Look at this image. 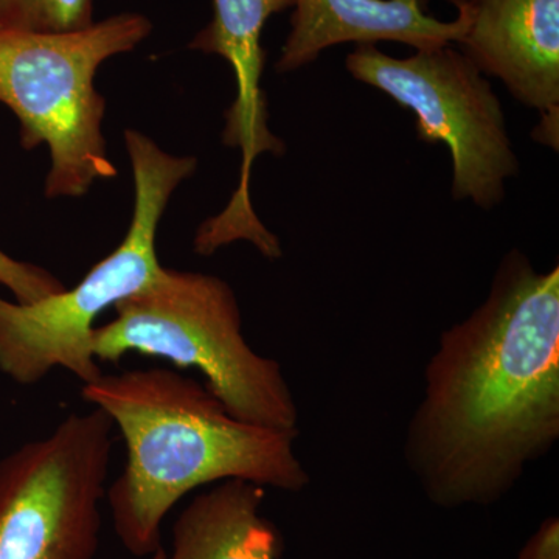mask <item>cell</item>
<instances>
[{
    "label": "cell",
    "mask_w": 559,
    "mask_h": 559,
    "mask_svg": "<svg viewBox=\"0 0 559 559\" xmlns=\"http://www.w3.org/2000/svg\"><path fill=\"white\" fill-rule=\"evenodd\" d=\"M81 396L123 437L127 462L108 502L114 530L134 557L162 549V522L193 489L231 479L286 492L310 485L296 452L299 432L235 418L207 385L179 371L103 373Z\"/></svg>",
    "instance_id": "2"
},
{
    "label": "cell",
    "mask_w": 559,
    "mask_h": 559,
    "mask_svg": "<svg viewBox=\"0 0 559 559\" xmlns=\"http://www.w3.org/2000/svg\"><path fill=\"white\" fill-rule=\"evenodd\" d=\"M0 285L13 294L17 304L31 305L57 296L66 286L51 272L10 257L0 249Z\"/></svg>",
    "instance_id": "13"
},
{
    "label": "cell",
    "mask_w": 559,
    "mask_h": 559,
    "mask_svg": "<svg viewBox=\"0 0 559 559\" xmlns=\"http://www.w3.org/2000/svg\"><path fill=\"white\" fill-rule=\"evenodd\" d=\"M153 24L120 13L68 33L0 28V103L21 124V145H46L50 170L46 197L81 198L97 180L112 179L103 120L105 98L95 90L103 62L134 50Z\"/></svg>",
    "instance_id": "5"
},
{
    "label": "cell",
    "mask_w": 559,
    "mask_h": 559,
    "mask_svg": "<svg viewBox=\"0 0 559 559\" xmlns=\"http://www.w3.org/2000/svg\"><path fill=\"white\" fill-rule=\"evenodd\" d=\"M290 32L275 69L289 73L318 60L337 44L374 46L381 40L417 50L457 44L465 35V13L443 22L428 13V0H294Z\"/></svg>",
    "instance_id": "10"
},
{
    "label": "cell",
    "mask_w": 559,
    "mask_h": 559,
    "mask_svg": "<svg viewBox=\"0 0 559 559\" xmlns=\"http://www.w3.org/2000/svg\"><path fill=\"white\" fill-rule=\"evenodd\" d=\"M518 559H559V521L549 518L521 550Z\"/></svg>",
    "instance_id": "14"
},
{
    "label": "cell",
    "mask_w": 559,
    "mask_h": 559,
    "mask_svg": "<svg viewBox=\"0 0 559 559\" xmlns=\"http://www.w3.org/2000/svg\"><path fill=\"white\" fill-rule=\"evenodd\" d=\"M294 0H213V20L190 43V49L219 55L229 62L237 81V98L227 110L224 142L242 154L240 186L218 215L224 229L250 235L261 227L249 194L250 170L263 153L280 154L283 143L267 127V106L261 91L264 51L261 35L272 14Z\"/></svg>",
    "instance_id": "9"
},
{
    "label": "cell",
    "mask_w": 559,
    "mask_h": 559,
    "mask_svg": "<svg viewBox=\"0 0 559 559\" xmlns=\"http://www.w3.org/2000/svg\"><path fill=\"white\" fill-rule=\"evenodd\" d=\"M353 79L384 92L417 117L418 139L448 146L452 198L496 207L520 171L506 116L487 75L451 46L389 57L367 44L347 57Z\"/></svg>",
    "instance_id": "6"
},
{
    "label": "cell",
    "mask_w": 559,
    "mask_h": 559,
    "mask_svg": "<svg viewBox=\"0 0 559 559\" xmlns=\"http://www.w3.org/2000/svg\"><path fill=\"white\" fill-rule=\"evenodd\" d=\"M264 498L252 481H218L179 514L165 559H277L282 535L261 514Z\"/></svg>",
    "instance_id": "11"
},
{
    "label": "cell",
    "mask_w": 559,
    "mask_h": 559,
    "mask_svg": "<svg viewBox=\"0 0 559 559\" xmlns=\"http://www.w3.org/2000/svg\"><path fill=\"white\" fill-rule=\"evenodd\" d=\"M124 142L134 176V212L119 248L57 296L31 305L0 297V373L16 384H38L53 369L70 371L83 385L97 381L103 370L91 348L95 322L164 274L157 229L173 191L193 175L198 162L173 156L140 131L124 132Z\"/></svg>",
    "instance_id": "4"
},
{
    "label": "cell",
    "mask_w": 559,
    "mask_h": 559,
    "mask_svg": "<svg viewBox=\"0 0 559 559\" xmlns=\"http://www.w3.org/2000/svg\"><path fill=\"white\" fill-rule=\"evenodd\" d=\"M114 310L116 318L92 333L98 364L140 353L179 369L193 367L235 418L299 432V409L282 366L246 342L240 305L223 278L165 267L156 283Z\"/></svg>",
    "instance_id": "3"
},
{
    "label": "cell",
    "mask_w": 559,
    "mask_h": 559,
    "mask_svg": "<svg viewBox=\"0 0 559 559\" xmlns=\"http://www.w3.org/2000/svg\"><path fill=\"white\" fill-rule=\"evenodd\" d=\"M558 440L559 267L511 250L484 304L440 334L404 457L433 506H491Z\"/></svg>",
    "instance_id": "1"
},
{
    "label": "cell",
    "mask_w": 559,
    "mask_h": 559,
    "mask_svg": "<svg viewBox=\"0 0 559 559\" xmlns=\"http://www.w3.org/2000/svg\"><path fill=\"white\" fill-rule=\"evenodd\" d=\"M465 13L460 51L543 117L533 135L558 148L559 0H451Z\"/></svg>",
    "instance_id": "8"
},
{
    "label": "cell",
    "mask_w": 559,
    "mask_h": 559,
    "mask_svg": "<svg viewBox=\"0 0 559 559\" xmlns=\"http://www.w3.org/2000/svg\"><path fill=\"white\" fill-rule=\"evenodd\" d=\"M114 421L70 414L0 460V559H94L100 544Z\"/></svg>",
    "instance_id": "7"
},
{
    "label": "cell",
    "mask_w": 559,
    "mask_h": 559,
    "mask_svg": "<svg viewBox=\"0 0 559 559\" xmlns=\"http://www.w3.org/2000/svg\"><path fill=\"white\" fill-rule=\"evenodd\" d=\"M165 557H167V554H165L164 549H159L153 555V559H165Z\"/></svg>",
    "instance_id": "15"
},
{
    "label": "cell",
    "mask_w": 559,
    "mask_h": 559,
    "mask_svg": "<svg viewBox=\"0 0 559 559\" xmlns=\"http://www.w3.org/2000/svg\"><path fill=\"white\" fill-rule=\"evenodd\" d=\"M92 0H0V28L68 33L94 24Z\"/></svg>",
    "instance_id": "12"
}]
</instances>
